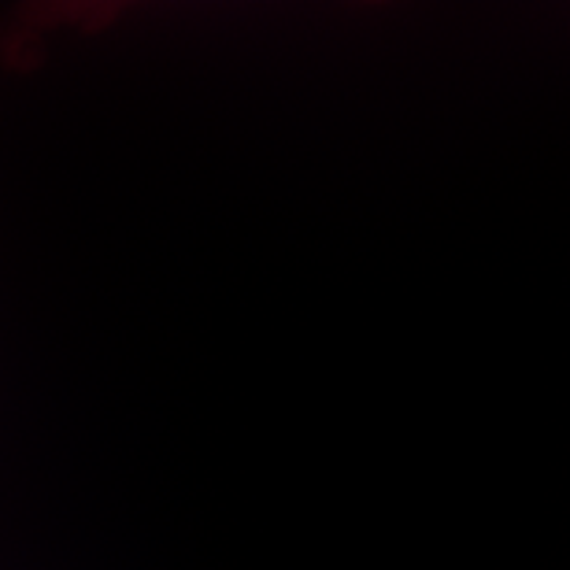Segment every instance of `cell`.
Instances as JSON below:
<instances>
[]
</instances>
